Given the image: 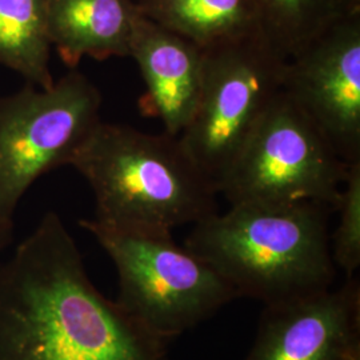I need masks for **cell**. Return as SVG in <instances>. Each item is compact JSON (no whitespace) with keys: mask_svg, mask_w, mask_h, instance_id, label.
<instances>
[{"mask_svg":"<svg viewBox=\"0 0 360 360\" xmlns=\"http://www.w3.org/2000/svg\"><path fill=\"white\" fill-rule=\"evenodd\" d=\"M52 46L47 0H0V65L25 77L28 84L49 89Z\"/></svg>","mask_w":360,"mask_h":360,"instance_id":"4fadbf2b","label":"cell"},{"mask_svg":"<svg viewBox=\"0 0 360 360\" xmlns=\"http://www.w3.org/2000/svg\"><path fill=\"white\" fill-rule=\"evenodd\" d=\"M336 211L339 224L330 240L331 257L351 278L360 266V160L348 167Z\"/></svg>","mask_w":360,"mask_h":360,"instance_id":"9a60e30c","label":"cell"},{"mask_svg":"<svg viewBox=\"0 0 360 360\" xmlns=\"http://www.w3.org/2000/svg\"><path fill=\"white\" fill-rule=\"evenodd\" d=\"M70 166L90 184L94 220L105 226L172 232L218 212V191L193 166L178 136L166 132L101 120Z\"/></svg>","mask_w":360,"mask_h":360,"instance_id":"3957f363","label":"cell"},{"mask_svg":"<svg viewBox=\"0 0 360 360\" xmlns=\"http://www.w3.org/2000/svg\"><path fill=\"white\" fill-rule=\"evenodd\" d=\"M168 343L91 282L56 212L0 266V360H168Z\"/></svg>","mask_w":360,"mask_h":360,"instance_id":"6da1fadb","label":"cell"},{"mask_svg":"<svg viewBox=\"0 0 360 360\" xmlns=\"http://www.w3.org/2000/svg\"><path fill=\"white\" fill-rule=\"evenodd\" d=\"M349 165L281 91L220 183L230 205L315 202L336 211Z\"/></svg>","mask_w":360,"mask_h":360,"instance_id":"8992f818","label":"cell"},{"mask_svg":"<svg viewBox=\"0 0 360 360\" xmlns=\"http://www.w3.org/2000/svg\"><path fill=\"white\" fill-rule=\"evenodd\" d=\"M287 58L262 31L203 49L196 110L178 139L218 191L233 160L283 89Z\"/></svg>","mask_w":360,"mask_h":360,"instance_id":"5b68a950","label":"cell"},{"mask_svg":"<svg viewBox=\"0 0 360 360\" xmlns=\"http://www.w3.org/2000/svg\"><path fill=\"white\" fill-rule=\"evenodd\" d=\"M102 95L77 70L49 89L28 84L0 98V214L15 210L37 180L68 165L101 122Z\"/></svg>","mask_w":360,"mask_h":360,"instance_id":"52a82bcc","label":"cell"},{"mask_svg":"<svg viewBox=\"0 0 360 360\" xmlns=\"http://www.w3.org/2000/svg\"><path fill=\"white\" fill-rule=\"evenodd\" d=\"M284 94L347 165L360 160V13L287 59Z\"/></svg>","mask_w":360,"mask_h":360,"instance_id":"ba28073f","label":"cell"},{"mask_svg":"<svg viewBox=\"0 0 360 360\" xmlns=\"http://www.w3.org/2000/svg\"><path fill=\"white\" fill-rule=\"evenodd\" d=\"M264 37L287 59L328 28L360 13V0H252Z\"/></svg>","mask_w":360,"mask_h":360,"instance_id":"5bb4252c","label":"cell"},{"mask_svg":"<svg viewBox=\"0 0 360 360\" xmlns=\"http://www.w3.org/2000/svg\"><path fill=\"white\" fill-rule=\"evenodd\" d=\"M132 1H134V3H136V1H138V0H132Z\"/></svg>","mask_w":360,"mask_h":360,"instance_id":"e0dca14e","label":"cell"},{"mask_svg":"<svg viewBox=\"0 0 360 360\" xmlns=\"http://www.w3.org/2000/svg\"><path fill=\"white\" fill-rule=\"evenodd\" d=\"M135 4L146 18L200 49L262 31L252 0H138Z\"/></svg>","mask_w":360,"mask_h":360,"instance_id":"7c38bea8","label":"cell"},{"mask_svg":"<svg viewBox=\"0 0 360 360\" xmlns=\"http://www.w3.org/2000/svg\"><path fill=\"white\" fill-rule=\"evenodd\" d=\"M245 360H360V283L264 306Z\"/></svg>","mask_w":360,"mask_h":360,"instance_id":"9c48e42d","label":"cell"},{"mask_svg":"<svg viewBox=\"0 0 360 360\" xmlns=\"http://www.w3.org/2000/svg\"><path fill=\"white\" fill-rule=\"evenodd\" d=\"M13 219L6 218L0 214V254L13 239Z\"/></svg>","mask_w":360,"mask_h":360,"instance_id":"2e32d148","label":"cell"},{"mask_svg":"<svg viewBox=\"0 0 360 360\" xmlns=\"http://www.w3.org/2000/svg\"><path fill=\"white\" fill-rule=\"evenodd\" d=\"M315 202L233 205L193 224L184 247L205 260L238 296L274 306L334 285L328 215Z\"/></svg>","mask_w":360,"mask_h":360,"instance_id":"7a4b0ae2","label":"cell"},{"mask_svg":"<svg viewBox=\"0 0 360 360\" xmlns=\"http://www.w3.org/2000/svg\"><path fill=\"white\" fill-rule=\"evenodd\" d=\"M138 15L132 0H47L51 46L72 70L84 56H129Z\"/></svg>","mask_w":360,"mask_h":360,"instance_id":"8fae6325","label":"cell"},{"mask_svg":"<svg viewBox=\"0 0 360 360\" xmlns=\"http://www.w3.org/2000/svg\"><path fill=\"white\" fill-rule=\"evenodd\" d=\"M141 70L146 94L142 114L158 117L171 136H179L196 110L203 79V49L139 13L129 53Z\"/></svg>","mask_w":360,"mask_h":360,"instance_id":"30bf717a","label":"cell"},{"mask_svg":"<svg viewBox=\"0 0 360 360\" xmlns=\"http://www.w3.org/2000/svg\"><path fill=\"white\" fill-rule=\"evenodd\" d=\"M80 226L115 264L116 302L168 342L239 297L205 260L176 245L171 231L116 229L94 219Z\"/></svg>","mask_w":360,"mask_h":360,"instance_id":"277c9868","label":"cell"}]
</instances>
